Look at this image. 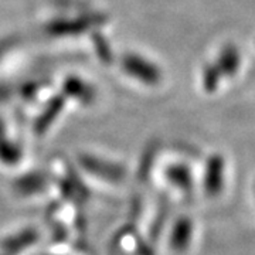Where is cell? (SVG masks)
<instances>
[{
	"label": "cell",
	"mask_w": 255,
	"mask_h": 255,
	"mask_svg": "<svg viewBox=\"0 0 255 255\" xmlns=\"http://www.w3.org/2000/svg\"><path fill=\"white\" fill-rule=\"evenodd\" d=\"M108 253L110 255H156V248L146 241L132 223L128 221L111 236Z\"/></svg>",
	"instance_id": "5b68a950"
},
{
	"label": "cell",
	"mask_w": 255,
	"mask_h": 255,
	"mask_svg": "<svg viewBox=\"0 0 255 255\" xmlns=\"http://www.w3.org/2000/svg\"><path fill=\"white\" fill-rule=\"evenodd\" d=\"M14 200L23 204H47L54 200V190L50 177L28 176L21 177L11 186Z\"/></svg>",
	"instance_id": "8992f818"
},
{
	"label": "cell",
	"mask_w": 255,
	"mask_h": 255,
	"mask_svg": "<svg viewBox=\"0 0 255 255\" xmlns=\"http://www.w3.org/2000/svg\"><path fill=\"white\" fill-rule=\"evenodd\" d=\"M129 223L146 238V241L156 248L166 227V210L160 199L139 196L136 197L129 213Z\"/></svg>",
	"instance_id": "3957f363"
},
{
	"label": "cell",
	"mask_w": 255,
	"mask_h": 255,
	"mask_svg": "<svg viewBox=\"0 0 255 255\" xmlns=\"http://www.w3.org/2000/svg\"><path fill=\"white\" fill-rule=\"evenodd\" d=\"M46 206L44 226L51 231V236L87 240L84 206L65 199H54Z\"/></svg>",
	"instance_id": "6da1fadb"
},
{
	"label": "cell",
	"mask_w": 255,
	"mask_h": 255,
	"mask_svg": "<svg viewBox=\"0 0 255 255\" xmlns=\"http://www.w3.org/2000/svg\"><path fill=\"white\" fill-rule=\"evenodd\" d=\"M227 187L228 180L224 162L219 157L209 160L206 170L200 177V182L197 183V189L206 197V200L216 201L224 196Z\"/></svg>",
	"instance_id": "52a82bcc"
},
{
	"label": "cell",
	"mask_w": 255,
	"mask_h": 255,
	"mask_svg": "<svg viewBox=\"0 0 255 255\" xmlns=\"http://www.w3.org/2000/svg\"><path fill=\"white\" fill-rule=\"evenodd\" d=\"M46 226L21 221L0 231V255H36L46 244Z\"/></svg>",
	"instance_id": "7a4b0ae2"
},
{
	"label": "cell",
	"mask_w": 255,
	"mask_h": 255,
	"mask_svg": "<svg viewBox=\"0 0 255 255\" xmlns=\"http://www.w3.org/2000/svg\"><path fill=\"white\" fill-rule=\"evenodd\" d=\"M199 227L189 214H180L166 224L162 238L164 248L172 255H189L197 244Z\"/></svg>",
	"instance_id": "277c9868"
}]
</instances>
